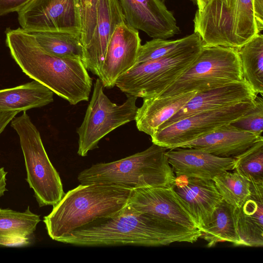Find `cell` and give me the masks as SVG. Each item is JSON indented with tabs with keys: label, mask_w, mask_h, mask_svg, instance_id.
I'll return each mask as SVG.
<instances>
[{
	"label": "cell",
	"mask_w": 263,
	"mask_h": 263,
	"mask_svg": "<svg viewBox=\"0 0 263 263\" xmlns=\"http://www.w3.org/2000/svg\"><path fill=\"white\" fill-rule=\"evenodd\" d=\"M132 190L112 184H80L65 193L44 217L48 235L58 241L96 219L120 212L127 204Z\"/></svg>",
	"instance_id": "obj_3"
},
{
	"label": "cell",
	"mask_w": 263,
	"mask_h": 263,
	"mask_svg": "<svg viewBox=\"0 0 263 263\" xmlns=\"http://www.w3.org/2000/svg\"><path fill=\"white\" fill-rule=\"evenodd\" d=\"M230 124L244 131L262 136L263 131V99L256 97L255 105L244 116Z\"/></svg>",
	"instance_id": "obj_30"
},
{
	"label": "cell",
	"mask_w": 263,
	"mask_h": 263,
	"mask_svg": "<svg viewBox=\"0 0 263 263\" xmlns=\"http://www.w3.org/2000/svg\"><path fill=\"white\" fill-rule=\"evenodd\" d=\"M18 113V111H14L0 114V135Z\"/></svg>",
	"instance_id": "obj_35"
},
{
	"label": "cell",
	"mask_w": 263,
	"mask_h": 263,
	"mask_svg": "<svg viewBox=\"0 0 263 263\" xmlns=\"http://www.w3.org/2000/svg\"><path fill=\"white\" fill-rule=\"evenodd\" d=\"M104 87L101 80L97 79L83 121L77 130L79 136L77 153L82 157L97 148L99 141L110 132L136 118L137 98L127 96L123 104L118 105L106 96Z\"/></svg>",
	"instance_id": "obj_9"
},
{
	"label": "cell",
	"mask_w": 263,
	"mask_h": 263,
	"mask_svg": "<svg viewBox=\"0 0 263 263\" xmlns=\"http://www.w3.org/2000/svg\"><path fill=\"white\" fill-rule=\"evenodd\" d=\"M53 92L33 80L16 87L0 89V114L24 111L45 106L53 101Z\"/></svg>",
	"instance_id": "obj_22"
},
{
	"label": "cell",
	"mask_w": 263,
	"mask_h": 263,
	"mask_svg": "<svg viewBox=\"0 0 263 263\" xmlns=\"http://www.w3.org/2000/svg\"><path fill=\"white\" fill-rule=\"evenodd\" d=\"M175 176L212 180L223 172L233 170L234 157H221L192 148H176L166 152Z\"/></svg>",
	"instance_id": "obj_18"
},
{
	"label": "cell",
	"mask_w": 263,
	"mask_h": 263,
	"mask_svg": "<svg viewBox=\"0 0 263 263\" xmlns=\"http://www.w3.org/2000/svg\"><path fill=\"white\" fill-rule=\"evenodd\" d=\"M127 204L137 211L159 217L190 229H197L185 202L173 187L132 190Z\"/></svg>",
	"instance_id": "obj_12"
},
{
	"label": "cell",
	"mask_w": 263,
	"mask_h": 263,
	"mask_svg": "<svg viewBox=\"0 0 263 263\" xmlns=\"http://www.w3.org/2000/svg\"><path fill=\"white\" fill-rule=\"evenodd\" d=\"M40 216L32 213L28 206L23 212L0 209V236L32 238Z\"/></svg>",
	"instance_id": "obj_27"
},
{
	"label": "cell",
	"mask_w": 263,
	"mask_h": 263,
	"mask_svg": "<svg viewBox=\"0 0 263 263\" xmlns=\"http://www.w3.org/2000/svg\"><path fill=\"white\" fill-rule=\"evenodd\" d=\"M212 180L223 200L234 208L240 207L250 196V181L235 171L223 172Z\"/></svg>",
	"instance_id": "obj_28"
},
{
	"label": "cell",
	"mask_w": 263,
	"mask_h": 263,
	"mask_svg": "<svg viewBox=\"0 0 263 263\" xmlns=\"http://www.w3.org/2000/svg\"><path fill=\"white\" fill-rule=\"evenodd\" d=\"M6 46L22 71L71 105L89 99L92 79L81 60L46 52L35 37L21 27L5 31Z\"/></svg>",
	"instance_id": "obj_2"
},
{
	"label": "cell",
	"mask_w": 263,
	"mask_h": 263,
	"mask_svg": "<svg viewBox=\"0 0 263 263\" xmlns=\"http://www.w3.org/2000/svg\"><path fill=\"white\" fill-rule=\"evenodd\" d=\"M141 42L138 30L126 22L116 27L108 43L99 78L104 87H114L117 79L136 65Z\"/></svg>",
	"instance_id": "obj_14"
},
{
	"label": "cell",
	"mask_w": 263,
	"mask_h": 263,
	"mask_svg": "<svg viewBox=\"0 0 263 263\" xmlns=\"http://www.w3.org/2000/svg\"><path fill=\"white\" fill-rule=\"evenodd\" d=\"M243 79L257 95L263 93V35L258 33L237 49Z\"/></svg>",
	"instance_id": "obj_25"
},
{
	"label": "cell",
	"mask_w": 263,
	"mask_h": 263,
	"mask_svg": "<svg viewBox=\"0 0 263 263\" xmlns=\"http://www.w3.org/2000/svg\"><path fill=\"white\" fill-rule=\"evenodd\" d=\"M21 27L31 31H62L81 35L79 0H30L17 12Z\"/></svg>",
	"instance_id": "obj_11"
},
{
	"label": "cell",
	"mask_w": 263,
	"mask_h": 263,
	"mask_svg": "<svg viewBox=\"0 0 263 263\" xmlns=\"http://www.w3.org/2000/svg\"><path fill=\"white\" fill-rule=\"evenodd\" d=\"M202 236L170 220L140 212L127 203L120 212L79 227L58 241L80 246H168L174 242L193 243Z\"/></svg>",
	"instance_id": "obj_1"
},
{
	"label": "cell",
	"mask_w": 263,
	"mask_h": 263,
	"mask_svg": "<svg viewBox=\"0 0 263 263\" xmlns=\"http://www.w3.org/2000/svg\"><path fill=\"white\" fill-rule=\"evenodd\" d=\"M257 96L244 79L205 91H197L182 108L158 130L198 112L254 100Z\"/></svg>",
	"instance_id": "obj_15"
},
{
	"label": "cell",
	"mask_w": 263,
	"mask_h": 263,
	"mask_svg": "<svg viewBox=\"0 0 263 263\" xmlns=\"http://www.w3.org/2000/svg\"><path fill=\"white\" fill-rule=\"evenodd\" d=\"M202 44L203 43L199 34L194 32L189 35L176 40L153 39L140 46L136 65L162 58L175 52Z\"/></svg>",
	"instance_id": "obj_26"
},
{
	"label": "cell",
	"mask_w": 263,
	"mask_h": 263,
	"mask_svg": "<svg viewBox=\"0 0 263 263\" xmlns=\"http://www.w3.org/2000/svg\"><path fill=\"white\" fill-rule=\"evenodd\" d=\"M11 126L18 135L26 180L34 191L39 206H54L65 193L60 175L47 155L40 132L25 111L12 119Z\"/></svg>",
	"instance_id": "obj_7"
},
{
	"label": "cell",
	"mask_w": 263,
	"mask_h": 263,
	"mask_svg": "<svg viewBox=\"0 0 263 263\" xmlns=\"http://www.w3.org/2000/svg\"><path fill=\"white\" fill-rule=\"evenodd\" d=\"M243 79L236 48L203 46L189 67L157 97L205 91Z\"/></svg>",
	"instance_id": "obj_6"
},
{
	"label": "cell",
	"mask_w": 263,
	"mask_h": 263,
	"mask_svg": "<svg viewBox=\"0 0 263 263\" xmlns=\"http://www.w3.org/2000/svg\"><path fill=\"white\" fill-rule=\"evenodd\" d=\"M234 158L235 172L250 182H263V140Z\"/></svg>",
	"instance_id": "obj_29"
},
{
	"label": "cell",
	"mask_w": 263,
	"mask_h": 263,
	"mask_svg": "<svg viewBox=\"0 0 263 263\" xmlns=\"http://www.w3.org/2000/svg\"><path fill=\"white\" fill-rule=\"evenodd\" d=\"M7 172L4 167H0V197L3 196L5 192L7 191L6 189V175Z\"/></svg>",
	"instance_id": "obj_36"
},
{
	"label": "cell",
	"mask_w": 263,
	"mask_h": 263,
	"mask_svg": "<svg viewBox=\"0 0 263 263\" xmlns=\"http://www.w3.org/2000/svg\"><path fill=\"white\" fill-rule=\"evenodd\" d=\"M250 195L243 203L235 208L237 232L242 246H263V182H250Z\"/></svg>",
	"instance_id": "obj_20"
},
{
	"label": "cell",
	"mask_w": 263,
	"mask_h": 263,
	"mask_svg": "<svg viewBox=\"0 0 263 263\" xmlns=\"http://www.w3.org/2000/svg\"><path fill=\"white\" fill-rule=\"evenodd\" d=\"M234 210V206L223 200L217 206L210 222L202 232L201 238L207 242V247L224 241L242 246L236 228Z\"/></svg>",
	"instance_id": "obj_23"
},
{
	"label": "cell",
	"mask_w": 263,
	"mask_h": 263,
	"mask_svg": "<svg viewBox=\"0 0 263 263\" xmlns=\"http://www.w3.org/2000/svg\"><path fill=\"white\" fill-rule=\"evenodd\" d=\"M261 140L262 136L241 130L229 124L181 144L177 148H196L218 157H235Z\"/></svg>",
	"instance_id": "obj_19"
},
{
	"label": "cell",
	"mask_w": 263,
	"mask_h": 263,
	"mask_svg": "<svg viewBox=\"0 0 263 263\" xmlns=\"http://www.w3.org/2000/svg\"><path fill=\"white\" fill-rule=\"evenodd\" d=\"M197 91L174 96L143 99L136 118L137 129L151 136L159 128L182 108Z\"/></svg>",
	"instance_id": "obj_21"
},
{
	"label": "cell",
	"mask_w": 263,
	"mask_h": 263,
	"mask_svg": "<svg viewBox=\"0 0 263 263\" xmlns=\"http://www.w3.org/2000/svg\"><path fill=\"white\" fill-rule=\"evenodd\" d=\"M31 238L0 236V245L7 247H24L28 245Z\"/></svg>",
	"instance_id": "obj_33"
},
{
	"label": "cell",
	"mask_w": 263,
	"mask_h": 263,
	"mask_svg": "<svg viewBox=\"0 0 263 263\" xmlns=\"http://www.w3.org/2000/svg\"><path fill=\"white\" fill-rule=\"evenodd\" d=\"M79 1L82 18L81 39L84 48L90 41L94 33L99 0Z\"/></svg>",
	"instance_id": "obj_31"
},
{
	"label": "cell",
	"mask_w": 263,
	"mask_h": 263,
	"mask_svg": "<svg viewBox=\"0 0 263 263\" xmlns=\"http://www.w3.org/2000/svg\"><path fill=\"white\" fill-rule=\"evenodd\" d=\"M194 32L204 46L238 48L259 33L254 17L253 0H230L229 6L210 0L193 20Z\"/></svg>",
	"instance_id": "obj_5"
},
{
	"label": "cell",
	"mask_w": 263,
	"mask_h": 263,
	"mask_svg": "<svg viewBox=\"0 0 263 263\" xmlns=\"http://www.w3.org/2000/svg\"><path fill=\"white\" fill-rule=\"evenodd\" d=\"M30 32L48 53L61 58L81 60L83 63L84 48L80 34L62 31Z\"/></svg>",
	"instance_id": "obj_24"
},
{
	"label": "cell",
	"mask_w": 263,
	"mask_h": 263,
	"mask_svg": "<svg viewBox=\"0 0 263 263\" xmlns=\"http://www.w3.org/2000/svg\"><path fill=\"white\" fill-rule=\"evenodd\" d=\"M210 0H196L198 10H201Z\"/></svg>",
	"instance_id": "obj_37"
},
{
	"label": "cell",
	"mask_w": 263,
	"mask_h": 263,
	"mask_svg": "<svg viewBox=\"0 0 263 263\" xmlns=\"http://www.w3.org/2000/svg\"><path fill=\"white\" fill-rule=\"evenodd\" d=\"M126 23L153 39H167L180 32L176 20L161 0H119Z\"/></svg>",
	"instance_id": "obj_13"
},
{
	"label": "cell",
	"mask_w": 263,
	"mask_h": 263,
	"mask_svg": "<svg viewBox=\"0 0 263 263\" xmlns=\"http://www.w3.org/2000/svg\"><path fill=\"white\" fill-rule=\"evenodd\" d=\"M203 46L136 64L117 79L115 86L127 96L143 99L157 97L189 67Z\"/></svg>",
	"instance_id": "obj_8"
},
{
	"label": "cell",
	"mask_w": 263,
	"mask_h": 263,
	"mask_svg": "<svg viewBox=\"0 0 263 263\" xmlns=\"http://www.w3.org/2000/svg\"><path fill=\"white\" fill-rule=\"evenodd\" d=\"M167 149L153 143L147 149L124 158L99 163L81 172L80 184L107 183L132 190L173 187L175 175L166 155Z\"/></svg>",
	"instance_id": "obj_4"
},
{
	"label": "cell",
	"mask_w": 263,
	"mask_h": 263,
	"mask_svg": "<svg viewBox=\"0 0 263 263\" xmlns=\"http://www.w3.org/2000/svg\"><path fill=\"white\" fill-rule=\"evenodd\" d=\"M30 0H0V16L19 11Z\"/></svg>",
	"instance_id": "obj_32"
},
{
	"label": "cell",
	"mask_w": 263,
	"mask_h": 263,
	"mask_svg": "<svg viewBox=\"0 0 263 263\" xmlns=\"http://www.w3.org/2000/svg\"><path fill=\"white\" fill-rule=\"evenodd\" d=\"M174 189L185 202L202 232L210 222L217 206L223 200L213 180L175 176Z\"/></svg>",
	"instance_id": "obj_17"
},
{
	"label": "cell",
	"mask_w": 263,
	"mask_h": 263,
	"mask_svg": "<svg viewBox=\"0 0 263 263\" xmlns=\"http://www.w3.org/2000/svg\"><path fill=\"white\" fill-rule=\"evenodd\" d=\"M255 102V99L198 112L158 130L151 136L152 142L166 149L177 148L240 118L253 107Z\"/></svg>",
	"instance_id": "obj_10"
},
{
	"label": "cell",
	"mask_w": 263,
	"mask_h": 263,
	"mask_svg": "<svg viewBox=\"0 0 263 263\" xmlns=\"http://www.w3.org/2000/svg\"><path fill=\"white\" fill-rule=\"evenodd\" d=\"M126 22L119 0H99L93 34L84 47L83 64L99 78L110 38L116 27Z\"/></svg>",
	"instance_id": "obj_16"
},
{
	"label": "cell",
	"mask_w": 263,
	"mask_h": 263,
	"mask_svg": "<svg viewBox=\"0 0 263 263\" xmlns=\"http://www.w3.org/2000/svg\"><path fill=\"white\" fill-rule=\"evenodd\" d=\"M219 1L222 2V3H223L227 6H229V5L230 0H219Z\"/></svg>",
	"instance_id": "obj_38"
},
{
	"label": "cell",
	"mask_w": 263,
	"mask_h": 263,
	"mask_svg": "<svg viewBox=\"0 0 263 263\" xmlns=\"http://www.w3.org/2000/svg\"><path fill=\"white\" fill-rule=\"evenodd\" d=\"M253 8L258 32L263 29V0H253Z\"/></svg>",
	"instance_id": "obj_34"
}]
</instances>
